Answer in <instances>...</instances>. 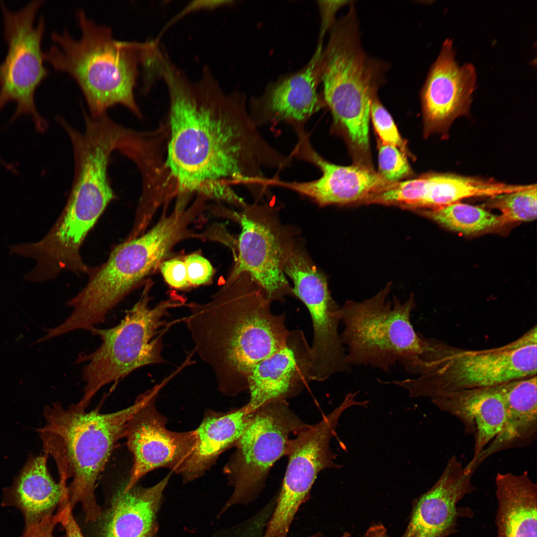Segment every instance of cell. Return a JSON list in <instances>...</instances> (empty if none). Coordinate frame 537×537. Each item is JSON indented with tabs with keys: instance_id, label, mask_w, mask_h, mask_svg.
<instances>
[{
	"instance_id": "obj_32",
	"label": "cell",
	"mask_w": 537,
	"mask_h": 537,
	"mask_svg": "<svg viewBox=\"0 0 537 537\" xmlns=\"http://www.w3.org/2000/svg\"><path fill=\"white\" fill-rule=\"evenodd\" d=\"M183 261L190 285L198 286L210 281L213 274V269L208 260L194 253L187 256Z\"/></svg>"
},
{
	"instance_id": "obj_22",
	"label": "cell",
	"mask_w": 537,
	"mask_h": 537,
	"mask_svg": "<svg viewBox=\"0 0 537 537\" xmlns=\"http://www.w3.org/2000/svg\"><path fill=\"white\" fill-rule=\"evenodd\" d=\"M250 413L246 405L226 413L206 412L194 430L193 448L179 473L184 483L202 476L223 452L235 446Z\"/></svg>"
},
{
	"instance_id": "obj_18",
	"label": "cell",
	"mask_w": 537,
	"mask_h": 537,
	"mask_svg": "<svg viewBox=\"0 0 537 537\" xmlns=\"http://www.w3.org/2000/svg\"><path fill=\"white\" fill-rule=\"evenodd\" d=\"M474 473L455 455L450 457L436 482L413 502L401 537H447L453 534L458 518L470 513L457 505L475 489L472 483Z\"/></svg>"
},
{
	"instance_id": "obj_4",
	"label": "cell",
	"mask_w": 537,
	"mask_h": 537,
	"mask_svg": "<svg viewBox=\"0 0 537 537\" xmlns=\"http://www.w3.org/2000/svg\"><path fill=\"white\" fill-rule=\"evenodd\" d=\"M147 396L146 391L131 406L110 413L87 412L77 403L66 408L57 402L44 408L46 424L37 430L44 452L54 458L59 477H72L67 487L70 506L80 504L87 522L95 521L100 514L95 496L97 479Z\"/></svg>"
},
{
	"instance_id": "obj_28",
	"label": "cell",
	"mask_w": 537,
	"mask_h": 537,
	"mask_svg": "<svg viewBox=\"0 0 537 537\" xmlns=\"http://www.w3.org/2000/svg\"><path fill=\"white\" fill-rule=\"evenodd\" d=\"M537 185L490 197L487 205L501 212L503 224L535 220L537 216Z\"/></svg>"
},
{
	"instance_id": "obj_5",
	"label": "cell",
	"mask_w": 537,
	"mask_h": 537,
	"mask_svg": "<svg viewBox=\"0 0 537 537\" xmlns=\"http://www.w3.org/2000/svg\"><path fill=\"white\" fill-rule=\"evenodd\" d=\"M193 212L176 206L149 230L114 248L107 261L91 268L84 288L69 300L66 318L73 330H89L104 323L108 313L163 262L174 246L189 233Z\"/></svg>"
},
{
	"instance_id": "obj_30",
	"label": "cell",
	"mask_w": 537,
	"mask_h": 537,
	"mask_svg": "<svg viewBox=\"0 0 537 537\" xmlns=\"http://www.w3.org/2000/svg\"><path fill=\"white\" fill-rule=\"evenodd\" d=\"M370 117L382 143L395 146L402 152L405 151V143L391 115L382 104L377 95L371 101Z\"/></svg>"
},
{
	"instance_id": "obj_2",
	"label": "cell",
	"mask_w": 537,
	"mask_h": 537,
	"mask_svg": "<svg viewBox=\"0 0 537 537\" xmlns=\"http://www.w3.org/2000/svg\"><path fill=\"white\" fill-rule=\"evenodd\" d=\"M272 302L248 274L229 275L207 302L186 304L181 320L194 352L211 368L218 389L234 396L248 390L254 367L285 344L290 332L284 313L274 314Z\"/></svg>"
},
{
	"instance_id": "obj_3",
	"label": "cell",
	"mask_w": 537,
	"mask_h": 537,
	"mask_svg": "<svg viewBox=\"0 0 537 537\" xmlns=\"http://www.w3.org/2000/svg\"><path fill=\"white\" fill-rule=\"evenodd\" d=\"M81 34L75 38L66 30L51 35L52 44L44 60L55 70L67 73L83 92L94 117L121 104L141 118L134 89L146 53L153 40L144 42L116 40L111 28L96 23L79 9L76 13Z\"/></svg>"
},
{
	"instance_id": "obj_20",
	"label": "cell",
	"mask_w": 537,
	"mask_h": 537,
	"mask_svg": "<svg viewBox=\"0 0 537 537\" xmlns=\"http://www.w3.org/2000/svg\"><path fill=\"white\" fill-rule=\"evenodd\" d=\"M441 411L457 418L474 438L473 455L468 470L484 449L500 433L505 419L504 404L496 387L466 389L431 399Z\"/></svg>"
},
{
	"instance_id": "obj_42",
	"label": "cell",
	"mask_w": 537,
	"mask_h": 537,
	"mask_svg": "<svg viewBox=\"0 0 537 537\" xmlns=\"http://www.w3.org/2000/svg\"></svg>"
},
{
	"instance_id": "obj_36",
	"label": "cell",
	"mask_w": 537,
	"mask_h": 537,
	"mask_svg": "<svg viewBox=\"0 0 537 537\" xmlns=\"http://www.w3.org/2000/svg\"><path fill=\"white\" fill-rule=\"evenodd\" d=\"M57 513L53 515L57 524L64 527L67 537H85L75 521L69 501L60 503Z\"/></svg>"
},
{
	"instance_id": "obj_24",
	"label": "cell",
	"mask_w": 537,
	"mask_h": 537,
	"mask_svg": "<svg viewBox=\"0 0 537 537\" xmlns=\"http://www.w3.org/2000/svg\"><path fill=\"white\" fill-rule=\"evenodd\" d=\"M497 537H537V485L527 471L495 478Z\"/></svg>"
},
{
	"instance_id": "obj_26",
	"label": "cell",
	"mask_w": 537,
	"mask_h": 537,
	"mask_svg": "<svg viewBox=\"0 0 537 537\" xmlns=\"http://www.w3.org/2000/svg\"><path fill=\"white\" fill-rule=\"evenodd\" d=\"M528 185L451 174H432L419 179L416 209H433L472 197H489L526 188Z\"/></svg>"
},
{
	"instance_id": "obj_6",
	"label": "cell",
	"mask_w": 537,
	"mask_h": 537,
	"mask_svg": "<svg viewBox=\"0 0 537 537\" xmlns=\"http://www.w3.org/2000/svg\"><path fill=\"white\" fill-rule=\"evenodd\" d=\"M329 34L320 58L322 96L354 147L366 152L371 102L384 83L389 65L364 51L353 2Z\"/></svg>"
},
{
	"instance_id": "obj_1",
	"label": "cell",
	"mask_w": 537,
	"mask_h": 537,
	"mask_svg": "<svg viewBox=\"0 0 537 537\" xmlns=\"http://www.w3.org/2000/svg\"><path fill=\"white\" fill-rule=\"evenodd\" d=\"M163 80L169 98L164 166L175 196L197 195L241 207L245 202L232 187L241 185L256 200L263 198L265 170L283 169L287 158L260 134L245 95L225 93L207 66L195 82L177 68Z\"/></svg>"
},
{
	"instance_id": "obj_33",
	"label": "cell",
	"mask_w": 537,
	"mask_h": 537,
	"mask_svg": "<svg viewBox=\"0 0 537 537\" xmlns=\"http://www.w3.org/2000/svg\"><path fill=\"white\" fill-rule=\"evenodd\" d=\"M352 1L317 0V5L320 16V27L317 47H323L324 37L335 24L337 11Z\"/></svg>"
},
{
	"instance_id": "obj_19",
	"label": "cell",
	"mask_w": 537,
	"mask_h": 537,
	"mask_svg": "<svg viewBox=\"0 0 537 537\" xmlns=\"http://www.w3.org/2000/svg\"><path fill=\"white\" fill-rule=\"evenodd\" d=\"M311 351L304 332H289L279 350L258 363L248 378L249 412L272 400L298 395L311 381Z\"/></svg>"
},
{
	"instance_id": "obj_25",
	"label": "cell",
	"mask_w": 537,
	"mask_h": 537,
	"mask_svg": "<svg viewBox=\"0 0 537 537\" xmlns=\"http://www.w3.org/2000/svg\"><path fill=\"white\" fill-rule=\"evenodd\" d=\"M169 474L155 485L143 488L136 484L121 489L113 502L104 527V537H150Z\"/></svg>"
},
{
	"instance_id": "obj_27",
	"label": "cell",
	"mask_w": 537,
	"mask_h": 537,
	"mask_svg": "<svg viewBox=\"0 0 537 537\" xmlns=\"http://www.w3.org/2000/svg\"><path fill=\"white\" fill-rule=\"evenodd\" d=\"M420 211L423 215L441 225L465 235L490 231L504 225L500 215L460 202Z\"/></svg>"
},
{
	"instance_id": "obj_11",
	"label": "cell",
	"mask_w": 537,
	"mask_h": 537,
	"mask_svg": "<svg viewBox=\"0 0 537 537\" xmlns=\"http://www.w3.org/2000/svg\"><path fill=\"white\" fill-rule=\"evenodd\" d=\"M44 1L35 0L13 10L2 1L0 8L7 52L0 64V111L8 103L16 104L11 121L22 115L31 119L37 131L44 132L47 123L39 113L34 101L37 89L48 76L44 66L41 42L44 18L35 24L36 16Z\"/></svg>"
},
{
	"instance_id": "obj_9",
	"label": "cell",
	"mask_w": 537,
	"mask_h": 537,
	"mask_svg": "<svg viewBox=\"0 0 537 537\" xmlns=\"http://www.w3.org/2000/svg\"><path fill=\"white\" fill-rule=\"evenodd\" d=\"M390 286L362 301H347L339 316L344 326L340 335L347 347L346 360L352 365L370 366L389 373L421 353L427 338L417 332L411 321L416 307L414 295L405 301L388 299Z\"/></svg>"
},
{
	"instance_id": "obj_13",
	"label": "cell",
	"mask_w": 537,
	"mask_h": 537,
	"mask_svg": "<svg viewBox=\"0 0 537 537\" xmlns=\"http://www.w3.org/2000/svg\"><path fill=\"white\" fill-rule=\"evenodd\" d=\"M358 405L355 396L347 394L342 402L314 425H307L292 441L287 456L288 462L281 489L267 525L272 537H287L293 520L310 496L318 473L326 468L339 469L330 448L331 439L340 416L349 408Z\"/></svg>"
},
{
	"instance_id": "obj_31",
	"label": "cell",
	"mask_w": 537,
	"mask_h": 537,
	"mask_svg": "<svg viewBox=\"0 0 537 537\" xmlns=\"http://www.w3.org/2000/svg\"><path fill=\"white\" fill-rule=\"evenodd\" d=\"M274 507L269 500L247 520L236 526L232 537H263Z\"/></svg>"
},
{
	"instance_id": "obj_39",
	"label": "cell",
	"mask_w": 537,
	"mask_h": 537,
	"mask_svg": "<svg viewBox=\"0 0 537 537\" xmlns=\"http://www.w3.org/2000/svg\"><path fill=\"white\" fill-rule=\"evenodd\" d=\"M309 537H324L323 533H322L321 532H317V533H316L315 534H312ZM341 537H347L346 536H345V535H342Z\"/></svg>"
},
{
	"instance_id": "obj_16",
	"label": "cell",
	"mask_w": 537,
	"mask_h": 537,
	"mask_svg": "<svg viewBox=\"0 0 537 537\" xmlns=\"http://www.w3.org/2000/svg\"><path fill=\"white\" fill-rule=\"evenodd\" d=\"M476 79L474 66H459L452 41L445 40L421 91L427 132L446 133L456 118L468 112Z\"/></svg>"
},
{
	"instance_id": "obj_7",
	"label": "cell",
	"mask_w": 537,
	"mask_h": 537,
	"mask_svg": "<svg viewBox=\"0 0 537 537\" xmlns=\"http://www.w3.org/2000/svg\"><path fill=\"white\" fill-rule=\"evenodd\" d=\"M537 329L504 346L480 350L453 347L433 339L415 378L389 382L411 398L431 399L458 391L494 387L537 375Z\"/></svg>"
},
{
	"instance_id": "obj_15",
	"label": "cell",
	"mask_w": 537,
	"mask_h": 537,
	"mask_svg": "<svg viewBox=\"0 0 537 537\" xmlns=\"http://www.w3.org/2000/svg\"><path fill=\"white\" fill-rule=\"evenodd\" d=\"M299 141L293 155L313 164L322 176L309 181H288L270 178L269 186L284 188L312 199L320 206L366 201L390 184L378 173L359 165L343 166L326 160L312 148L305 133L298 130Z\"/></svg>"
},
{
	"instance_id": "obj_14",
	"label": "cell",
	"mask_w": 537,
	"mask_h": 537,
	"mask_svg": "<svg viewBox=\"0 0 537 537\" xmlns=\"http://www.w3.org/2000/svg\"><path fill=\"white\" fill-rule=\"evenodd\" d=\"M174 373L148 390L147 397L128 421L124 438L132 453L133 463L129 478L122 489L127 491L148 472L166 468L179 474L195 443L194 430L174 432L166 428L167 418L157 410L156 402L161 389Z\"/></svg>"
},
{
	"instance_id": "obj_41",
	"label": "cell",
	"mask_w": 537,
	"mask_h": 537,
	"mask_svg": "<svg viewBox=\"0 0 537 537\" xmlns=\"http://www.w3.org/2000/svg\"><path fill=\"white\" fill-rule=\"evenodd\" d=\"M0 163L2 164V165H4L5 166H7L6 164L4 162H3V161H2L0 158Z\"/></svg>"
},
{
	"instance_id": "obj_8",
	"label": "cell",
	"mask_w": 537,
	"mask_h": 537,
	"mask_svg": "<svg viewBox=\"0 0 537 537\" xmlns=\"http://www.w3.org/2000/svg\"><path fill=\"white\" fill-rule=\"evenodd\" d=\"M151 281H147L137 302L126 311L117 325L107 329L96 327L90 331L100 337V346L89 354H81L77 363H85L82 378L84 394L77 404L87 409L103 386L117 382L135 370L149 364L165 362L162 355L163 336L179 320L168 322L169 311L186 305L183 298H171L154 307L149 305Z\"/></svg>"
},
{
	"instance_id": "obj_12",
	"label": "cell",
	"mask_w": 537,
	"mask_h": 537,
	"mask_svg": "<svg viewBox=\"0 0 537 537\" xmlns=\"http://www.w3.org/2000/svg\"><path fill=\"white\" fill-rule=\"evenodd\" d=\"M241 209L234 212L241 231L230 274H248L272 302H283L286 297H294L284 267L297 240L298 230L281 222L277 206L255 202Z\"/></svg>"
},
{
	"instance_id": "obj_29",
	"label": "cell",
	"mask_w": 537,
	"mask_h": 537,
	"mask_svg": "<svg viewBox=\"0 0 537 537\" xmlns=\"http://www.w3.org/2000/svg\"><path fill=\"white\" fill-rule=\"evenodd\" d=\"M395 146L381 143L379 146L378 173L391 183L397 182L410 172L405 155Z\"/></svg>"
},
{
	"instance_id": "obj_17",
	"label": "cell",
	"mask_w": 537,
	"mask_h": 537,
	"mask_svg": "<svg viewBox=\"0 0 537 537\" xmlns=\"http://www.w3.org/2000/svg\"><path fill=\"white\" fill-rule=\"evenodd\" d=\"M322 50L316 49L302 68L268 84L262 94L251 98L249 111L257 126L280 121L301 125L325 105L318 91Z\"/></svg>"
},
{
	"instance_id": "obj_38",
	"label": "cell",
	"mask_w": 537,
	"mask_h": 537,
	"mask_svg": "<svg viewBox=\"0 0 537 537\" xmlns=\"http://www.w3.org/2000/svg\"><path fill=\"white\" fill-rule=\"evenodd\" d=\"M363 537H390L387 529L381 523L370 526L366 531Z\"/></svg>"
},
{
	"instance_id": "obj_34",
	"label": "cell",
	"mask_w": 537,
	"mask_h": 537,
	"mask_svg": "<svg viewBox=\"0 0 537 537\" xmlns=\"http://www.w3.org/2000/svg\"><path fill=\"white\" fill-rule=\"evenodd\" d=\"M160 267L165 280L170 286L182 289L190 285L184 261L175 258L163 262Z\"/></svg>"
},
{
	"instance_id": "obj_35",
	"label": "cell",
	"mask_w": 537,
	"mask_h": 537,
	"mask_svg": "<svg viewBox=\"0 0 537 537\" xmlns=\"http://www.w3.org/2000/svg\"><path fill=\"white\" fill-rule=\"evenodd\" d=\"M236 2L234 0H194L188 3L182 10L170 20L162 31L160 36L171 26L174 23L182 18L183 16L194 11L200 10H210L220 7L230 6Z\"/></svg>"
},
{
	"instance_id": "obj_21",
	"label": "cell",
	"mask_w": 537,
	"mask_h": 537,
	"mask_svg": "<svg viewBox=\"0 0 537 537\" xmlns=\"http://www.w3.org/2000/svg\"><path fill=\"white\" fill-rule=\"evenodd\" d=\"M537 375L512 380L496 388L503 400L505 419L500 433L470 468L474 472L487 458L500 451L530 446L537 433Z\"/></svg>"
},
{
	"instance_id": "obj_23",
	"label": "cell",
	"mask_w": 537,
	"mask_h": 537,
	"mask_svg": "<svg viewBox=\"0 0 537 537\" xmlns=\"http://www.w3.org/2000/svg\"><path fill=\"white\" fill-rule=\"evenodd\" d=\"M49 455L45 452L30 455L12 485L3 489L1 503L3 507L18 509L23 515L24 527L53 515L60 503L62 491L48 471Z\"/></svg>"
},
{
	"instance_id": "obj_40",
	"label": "cell",
	"mask_w": 537,
	"mask_h": 537,
	"mask_svg": "<svg viewBox=\"0 0 537 537\" xmlns=\"http://www.w3.org/2000/svg\"><path fill=\"white\" fill-rule=\"evenodd\" d=\"M165 53H166V51H163V52H162V53H161V55H160V60L161 59V56H162V55H163V54H164ZM160 64H159V67H160Z\"/></svg>"
},
{
	"instance_id": "obj_37",
	"label": "cell",
	"mask_w": 537,
	"mask_h": 537,
	"mask_svg": "<svg viewBox=\"0 0 537 537\" xmlns=\"http://www.w3.org/2000/svg\"><path fill=\"white\" fill-rule=\"evenodd\" d=\"M53 515H47L39 522L24 527L20 537H55L53 531L57 524Z\"/></svg>"
},
{
	"instance_id": "obj_10",
	"label": "cell",
	"mask_w": 537,
	"mask_h": 537,
	"mask_svg": "<svg viewBox=\"0 0 537 537\" xmlns=\"http://www.w3.org/2000/svg\"><path fill=\"white\" fill-rule=\"evenodd\" d=\"M307 425L284 399L270 400L250 413L236 450L224 469L233 488L225 510L258 498L270 468L287 455L293 440Z\"/></svg>"
}]
</instances>
